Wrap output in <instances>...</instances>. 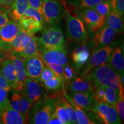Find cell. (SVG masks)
I'll list each match as a JSON object with an SVG mask.
<instances>
[{
    "mask_svg": "<svg viewBox=\"0 0 124 124\" xmlns=\"http://www.w3.org/2000/svg\"><path fill=\"white\" fill-rule=\"evenodd\" d=\"M94 69L90 73L91 81L94 84L93 88L102 85L112 87L118 93L121 89H124L121 83L118 74L108 63Z\"/></svg>",
    "mask_w": 124,
    "mask_h": 124,
    "instance_id": "6da1fadb",
    "label": "cell"
},
{
    "mask_svg": "<svg viewBox=\"0 0 124 124\" xmlns=\"http://www.w3.org/2000/svg\"><path fill=\"white\" fill-rule=\"evenodd\" d=\"M42 30L40 37L35 36L39 51L65 49L64 36L59 25H51Z\"/></svg>",
    "mask_w": 124,
    "mask_h": 124,
    "instance_id": "7a4b0ae2",
    "label": "cell"
},
{
    "mask_svg": "<svg viewBox=\"0 0 124 124\" xmlns=\"http://www.w3.org/2000/svg\"><path fill=\"white\" fill-rule=\"evenodd\" d=\"M55 106L56 100L52 97H48L41 103L31 106L28 114V124H47Z\"/></svg>",
    "mask_w": 124,
    "mask_h": 124,
    "instance_id": "3957f363",
    "label": "cell"
},
{
    "mask_svg": "<svg viewBox=\"0 0 124 124\" xmlns=\"http://www.w3.org/2000/svg\"><path fill=\"white\" fill-rule=\"evenodd\" d=\"M64 16L70 39L77 43L83 42L87 39L89 34L83 21L80 18L72 16L68 11H65Z\"/></svg>",
    "mask_w": 124,
    "mask_h": 124,
    "instance_id": "277c9868",
    "label": "cell"
},
{
    "mask_svg": "<svg viewBox=\"0 0 124 124\" xmlns=\"http://www.w3.org/2000/svg\"><path fill=\"white\" fill-rule=\"evenodd\" d=\"M44 22L43 16L29 5L19 21L21 29L31 35L42 30Z\"/></svg>",
    "mask_w": 124,
    "mask_h": 124,
    "instance_id": "5b68a950",
    "label": "cell"
},
{
    "mask_svg": "<svg viewBox=\"0 0 124 124\" xmlns=\"http://www.w3.org/2000/svg\"><path fill=\"white\" fill-rule=\"evenodd\" d=\"M90 111L95 114L101 124H120L121 123L116 107L111 106L105 102H94Z\"/></svg>",
    "mask_w": 124,
    "mask_h": 124,
    "instance_id": "8992f818",
    "label": "cell"
},
{
    "mask_svg": "<svg viewBox=\"0 0 124 124\" xmlns=\"http://www.w3.org/2000/svg\"><path fill=\"white\" fill-rule=\"evenodd\" d=\"M64 13V7L59 0H43V17L45 22L50 25L58 24Z\"/></svg>",
    "mask_w": 124,
    "mask_h": 124,
    "instance_id": "52a82bcc",
    "label": "cell"
},
{
    "mask_svg": "<svg viewBox=\"0 0 124 124\" xmlns=\"http://www.w3.org/2000/svg\"><path fill=\"white\" fill-rule=\"evenodd\" d=\"M81 44L77 48L72 51L71 55V65L75 73H78L81 68L87 63L90 58V50L93 46L90 40L88 39Z\"/></svg>",
    "mask_w": 124,
    "mask_h": 124,
    "instance_id": "ba28073f",
    "label": "cell"
},
{
    "mask_svg": "<svg viewBox=\"0 0 124 124\" xmlns=\"http://www.w3.org/2000/svg\"><path fill=\"white\" fill-rule=\"evenodd\" d=\"M22 91L30 102L31 106L41 103L45 99L49 97L46 94L38 81L28 78L26 79Z\"/></svg>",
    "mask_w": 124,
    "mask_h": 124,
    "instance_id": "9c48e42d",
    "label": "cell"
},
{
    "mask_svg": "<svg viewBox=\"0 0 124 124\" xmlns=\"http://www.w3.org/2000/svg\"><path fill=\"white\" fill-rule=\"evenodd\" d=\"M114 46V44H111L98 50L92 52L90 58H89L86 63V68L82 72L81 75H89L93 69L101 65L108 63V58Z\"/></svg>",
    "mask_w": 124,
    "mask_h": 124,
    "instance_id": "30bf717a",
    "label": "cell"
},
{
    "mask_svg": "<svg viewBox=\"0 0 124 124\" xmlns=\"http://www.w3.org/2000/svg\"><path fill=\"white\" fill-rule=\"evenodd\" d=\"M95 32L90 40L93 46L92 52L113 44L117 34L112 28L105 25Z\"/></svg>",
    "mask_w": 124,
    "mask_h": 124,
    "instance_id": "8fae6325",
    "label": "cell"
},
{
    "mask_svg": "<svg viewBox=\"0 0 124 124\" xmlns=\"http://www.w3.org/2000/svg\"><path fill=\"white\" fill-rule=\"evenodd\" d=\"M79 9L82 21L85 23L91 32H95L105 25V17L98 14L90 8Z\"/></svg>",
    "mask_w": 124,
    "mask_h": 124,
    "instance_id": "7c38bea8",
    "label": "cell"
},
{
    "mask_svg": "<svg viewBox=\"0 0 124 124\" xmlns=\"http://www.w3.org/2000/svg\"><path fill=\"white\" fill-rule=\"evenodd\" d=\"M64 86L67 91L81 92L94 90L90 75L87 76L75 75L70 81L64 85Z\"/></svg>",
    "mask_w": 124,
    "mask_h": 124,
    "instance_id": "4fadbf2b",
    "label": "cell"
},
{
    "mask_svg": "<svg viewBox=\"0 0 124 124\" xmlns=\"http://www.w3.org/2000/svg\"><path fill=\"white\" fill-rule=\"evenodd\" d=\"M10 90L12 91V96L10 101H9L10 106L13 109L22 113L28 119V114L31 106L30 102L23 94V91H18L13 89Z\"/></svg>",
    "mask_w": 124,
    "mask_h": 124,
    "instance_id": "5bb4252c",
    "label": "cell"
},
{
    "mask_svg": "<svg viewBox=\"0 0 124 124\" xmlns=\"http://www.w3.org/2000/svg\"><path fill=\"white\" fill-rule=\"evenodd\" d=\"M23 59L27 78L36 80L44 67L42 59L40 56H32Z\"/></svg>",
    "mask_w": 124,
    "mask_h": 124,
    "instance_id": "9a60e30c",
    "label": "cell"
},
{
    "mask_svg": "<svg viewBox=\"0 0 124 124\" xmlns=\"http://www.w3.org/2000/svg\"><path fill=\"white\" fill-rule=\"evenodd\" d=\"M18 56L26 58L32 56H40L35 36L27 33L23 38L22 48Z\"/></svg>",
    "mask_w": 124,
    "mask_h": 124,
    "instance_id": "2e32d148",
    "label": "cell"
},
{
    "mask_svg": "<svg viewBox=\"0 0 124 124\" xmlns=\"http://www.w3.org/2000/svg\"><path fill=\"white\" fill-rule=\"evenodd\" d=\"M73 101L80 108L86 111H90L94 102V90L74 92L68 91Z\"/></svg>",
    "mask_w": 124,
    "mask_h": 124,
    "instance_id": "e0dca14e",
    "label": "cell"
},
{
    "mask_svg": "<svg viewBox=\"0 0 124 124\" xmlns=\"http://www.w3.org/2000/svg\"><path fill=\"white\" fill-rule=\"evenodd\" d=\"M43 62L55 63L64 66L68 63V57L66 49H51L40 52Z\"/></svg>",
    "mask_w": 124,
    "mask_h": 124,
    "instance_id": "ac0fdd59",
    "label": "cell"
},
{
    "mask_svg": "<svg viewBox=\"0 0 124 124\" xmlns=\"http://www.w3.org/2000/svg\"><path fill=\"white\" fill-rule=\"evenodd\" d=\"M28 119L24 114L15 110L9 106L1 113L0 124H28Z\"/></svg>",
    "mask_w": 124,
    "mask_h": 124,
    "instance_id": "d6986e66",
    "label": "cell"
},
{
    "mask_svg": "<svg viewBox=\"0 0 124 124\" xmlns=\"http://www.w3.org/2000/svg\"><path fill=\"white\" fill-rule=\"evenodd\" d=\"M21 29L20 23L16 20H9L0 28V40L10 43Z\"/></svg>",
    "mask_w": 124,
    "mask_h": 124,
    "instance_id": "ffe728a7",
    "label": "cell"
},
{
    "mask_svg": "<svg viewBox=\"0 0 124 124\" xmlns=\"http://www.w3.org/2000/svg\"><path fill=\"white\" fill-rule=\"evenodd\" d=\"M0 72L8 80L12 89L16 90L17 87L16 72L11 59L7 58L1 62Z\"/></svg>",
    "mask_w": 124,
    "mask_h": 124,
    "instance_id": "44dd1931",
    "label": "cell"
},
{
    "mask_svg": "<svg viewBox=\"0 0 124 124\" xmlns=\"http://www.w3.org/2000/svg\"><path fill=\"white\" fill-rule=\"evenodd\" d=\"M108 63L112 66L118 75L124 72V54L120 45H116L113 46Z\"/></svg>",
    "mask_w": 124,
    "mask_h": 124,
    "instance_id": "7402d4cb",
    "label": "cell"
},
{
    "mask_svg": "<svg viewBox=\"0 0 124 124\" xmlns=\"http://www.w3.org/2000/svg\"><path fill=\"white\" fill-rule=\"evenodd\" d=\"M10 58L15 66L16 72L17 80V87L16 90L21 91L23 89V86L27 78L25 69L24 59L21 57L17 56H11Z\"/></svg>",
    "mask_w": 124,
    "mask_h": 124,
    "instance_id": "603a6c76",
    "label": "cell"
},
{
    "mask_svg": "<svg viewBox=\"0 0 124 124\" xmlns=\"http://www.w3.org/2000/svg\"><path fill=\"white\" fill-rule=\"evenodd\" d=\"M123 17L116 10L111 9L105 17V25L112 28L117 33H121L124 31Z\"/></svg>",
    "mask_w": 124,
    "mask_h": 124,
    "instance_id": "cb8c5ba5",
    "label": "cell"
},
{
    "mask_svg": "<svg viewBox=\"0 0 124 124\" xmlns=\"http://www.w3.org/2000/svg\"><path fill=\"white\" fill-rule=\"evenodd\" d=\"M62 91H63V93L67 100L69 103L71 105V106L73 108L74 111H75V114L76 118H77V124H94V123L90 120L89 117L87 116V114L85 113L83 109L78 106L73 101V100L71 99L70 96L68 94L65 89V86H63V88H62Z\"/></svg>",
    "mask_w": 124,
    "mask_h": 124,
    "instance_id": "d4e9b609",
    "label": "cell"
},
{
    "mask_svg": "<svg viewBox=\"0 0 124 124\" xmlns=\"http://www.w3.org/2000/svg\"><path fill=\"white\" fill-rule=\"evenodd\" d=\"M28 6V0H13L9 14L13 20L19 21L23 17L25 10Z\"/></svg>",
    "mask_w": 124,
    "mask_h": 124,
    "instance_id": "484cf974",
    "label": "cell"
},
{
    "mask_svg": "<svg viewBox=\"0 0 124 124\" xmlns=\"http://www.w3.org/2000/svg\"><path fill=\"white\" fill-rule=\"evenodd\" d=\"M41 83H43V86L45 89L52 93V96L61 92L63 86H64V82L63 79L58 76H55Z\"/></svg>",
    "mask_w": 124,
    "mask_h": 124,
    "instance_id": "4316f807",
    "label": "cell"
},
{
    "mask_svg": "<svg viewBox=\"0 0 124 124\" xmlns=\"http://www.w3.org/2000/svg\"><path fill=\"white\" fill-rule=\"evenodd\" d=\"M62 93H63V91H62ZM60 94L55 96V97H54L56 100V106L55 110H54V113L63 122V124H71L66 107H65L59 97Z\"/></svg>",
    "mask_w": 124,
    "mask_h": 124,
    "instance_id": "83f0119b",
    "label": "cell"
},
{
    "mask_svg": "<svg viewBox=\"0 0 124 124\" xmlns=\"http://www.w3.org/2000/svg\"><path fill=\"white\" fill-rule=\"evenodd\" d=\"M27 32L22 29L19 31L16 36L14 38L10 43L11 45V55L12 56H18L20 52H21V48H22V42L23 38Z\"/></svg>",
    "mask_w": 124,
    "mask_h": 124,
    "instance_id": "f1b7e54d",
    "label": "cell"
},
{
    "mask_svg": "<svg viewBox=\"0 0 124 124\" xmlns=\"http://www.w3.org/2000/svg\"><path fill=\"white\" fill-rule=\"evenodd\" d=\"M118 99V91L110 87L105 86L103 102H106L111 106L116 107Z\"/></svg>",
    "mask_w": 124,
    "mask_h": 124,
    "instance_id": "f546056e",
    "label": "cell"
},
{
    "mask_svg": "<svg viewBox=\"0 0 124 124\" xmlns=\"http://www.w3.org/2000/svg\"><path fill=\"white\" fill-rule=\"evenodd\" d=\"M106 0H69V3L76 8H91Z\"/></svg>",
    "mask_w": 124,
    "mask_h": 124,
    "instance_id": "4dcf8cb0",
    "label": "cell"
},
{
    "mask_svg": "<svg viewBox=\"0 0 124 124\" xmlns=\"http://www.w3.org/2000/svg\"><path fill=\"white\" fill-rule=\"evenodd\" d=\"M102 16L106 17L112 9L111 0H106L90 8Z\"/></svg>",
    "mask_w": 124,
    "mask_h": 124,
    "instance_id": "1f68e13d",
    "label": "cell"
},
{
    "mask_svg": "<svg viewBox=\"0 0 124 124\" xmlns=\"http://www.w3.org/2000/svg\"><path fill=\"white\" fill-rule=\"evenodd\" d=\"M59 97L65 107H66L68 115H69L70 121V123L72 124H77V118H76L75 111H74V110L73 108H72V106H71V105L69 103V102L67 100L63 93L60 94Z\"/></svg>",
    "mask_w": 124,
    "mask_h": 124,
    "instance_id": "d6a6232c",
    "label": "cell"
},
{
    "mask_svg": "<svg viewBox=\"0 0 124 124\" xmlns=\"http://www.w3.org/2000/svg\"><path fill=\"white\" fill-rule=\"evenodd\" d=\"M117 110L121 122H123L124 120V89H121L118 93V99L116 105Z\"/></svg>",
    "mask_w": 124,
    "mask_h": 124,
    "instance_id": "836d02e7",
    "label": "cell"
},
{
    "mask_svg": "<svg viewBox=\"0 0 124 124\" xmlns=\"http://www.w3.org/2000/svg\"><path fill=\"white\" fill-rule=\"evenodd\" d=\"M75 75H76V73L73 67L69 63L65 64L63 74V80L64 82V85L70 81Z\"/></svg>",
    "mask_w": 124,
    "mask_h": 124,
    "instance_id": "e575fe53",
    "label": "cell"
},
{
    "mask_svg": "<svg viewBox=\"0 0 124 124\" xmlns=\"http://www.w3.org/2000/svg\"><path fill=\"white\" fill-rule=\"evenodd\" d=\"M8 92L5 89L0 88V111L1 113L5 110L10 105Z\"/></svg>",
    "mask_w": 124,
    "mask_h": 124,
    "instance_id": "d590c367",
    "label": "cell"
},
{
    "mask_svg": "<svg viewBox=\"0 0 124 124\" xmlns=\"http://www.w3.org/2000/svg\"><path fill=\"white\" fill-rule=\"evenodd\" d=\"M55 76H56V75L53 71L44 65L42 72H41L39 78L36 80V81H38V82H40V83H43V82L54 77Z\"/></svg>",
    "mask_w": 124,
    "mask_h": 124,
    "instance_id": "8d00e7d4",
    "label": "cell"
},
{
    "mask_svg": "<svg viewBox=\"0 0 124 124\" xmlns=\"http://www.w3.org/2000/svg\"><path fill=\"white\" fill-rule=\"evenodd\" d=\"M45 66H46L49 69H50L53 72L55 73L56 76H58L62 78L63 79V69H64V66L58 64H55V63H46L44 62Z\"/></svg>",
    "mask_w": 124,
    "mask_h": 124,
    "instance_id": "74e56055",
    "label": "cell"
},
{
    "mask_svg": "<svg viewBox=\"0 0 124 124\" xmlns=\"http://www.w3.org/2000/svg\"><path fill=\"white\" fill-rule=\"evenodd\" d=\"M112 9L117 11L121 16L124 14V0H111Z\"/></svg>",
    "mask_w": 124,
    "mask_h": 124,
    "instance_id": "f35d334b",
    "label": "cell"
},
{
    "mask_svg": "<svg viewBox=\"0 0 124 124\" xmlns=\"http://www.w3.org/2000/svg\"><path fill=\"white\" fill-rule=\"evenodd\" d=\"M9 19V10L5 6L0 7V28L8 22Z\"/></svg>",
    "mask_w": 124,
    "mask_h": 124,
    "instance_id": "ab89813d",
    "label": "cell"
},
{
    "mask_svg": "<svg viewBox=\"0 0 124 124\" xmlns=\"http://www.w3.org/2000/svg\"><path fill=\"white\" fill-rule=\"evenodd\" d=\"M94 89V101L97 102H103V97L105 94V86H98Z\"/></svg>",
    "mask_w": 124,
    "mask_h": 124,
    "instance_id": "60d3db41",
    "label": "cell"
},
{
    "mask_svg": "<svg viewBox=\"0 0 124 124\" xmlns=\"http://www.w3.org/2000/svg\"><path fill=\"white\" fill-rule=\"evenodd\" d=\"M28 5L35 9L43 16V0H28Z\"/></svg>",
    "mask_w": 124,
    "mask_h": 124,
    "instance_id": "b9f144b4",
    "label": "cell"
},
{
    "mask_svg": "<svg viewBox=\"0 0 124 124\" xmlns=\"http://www.w3.org/2000/svg\"><path fill=\"white\" fill-rule=\"evenodd\" d=\"M0 88L5 89L8 91H10V90L12 89L10 83L1 72H0Z\"/></svg>",
    "mask_w": 124,
    "mask_h": 124,
    "instance_id": "7bdbcfd3",
    "label": "cell"
},
{
    "mask_svg": "<svg viewBox=\"0 0 124 124\" xmlns=\"http://www.w3.org/2000/svg\"><path fill=\"white\" fill-rule=\"evenodd\" d=\"M48 124H63V122L60 120L59 118L57 117L56 115L54 113H52L51 117L49 118V120L48 122Z\"/></svg>",
    "mask_w": 124,
    "mask_h": 124,
    "instance_id": "ee69618b",
    "label": "cell"
},
{
    "mask_svg": "<svg viewBox=\"0 0 124 124\" xmlns=\"http://www.w3.org/2000/svg\"><path fill=\"white\" fill-rule=\"evenodd\" d=\"M12 55L10 53H8V52H4L0 50V62H2L3 60H5L6 59L9 58Z\"/></svg>",
    "mask_w": 124,
    "mask_h": 124,
    "instance_id": "f6af8a7d",
    "label": "cell"
},
{
    "mask_svg": "<svg viewBox=\"0 0 124 124\" xmlns=\"http://www.w3.org/2000/svg\"><path fill=\"white\" fill-rule=\"evenodd\" d=\"M4 2V5L7 7L10 8L11 7L12 2H13V0H2Z\"/></svg>",
    "mask_w": 124,
    "mask_h": 124,
    "instance_id": "bcb514c9",
    "label": "cell"
},
{
    "mask_svg": "<svg viewBox=\"0 0 124 124\" xmlns=\"http://www.w3.org/2000/svg\"><path fill=\"white\" fill-rule=\"evenodd\" d=\"M1 6H5L4 2H3V1H2V0H0V7H1Z\"/></svg>",
    "mask_w": 124,
    "mask_h": 124,
    "instance_id": "7dc6e473",
    "label": "cell"
},
{
    "mask_svg": "<svg viewBox=\"0 0 124 124\" xmlns=\"http://www.w3.org/2000/svg\"><path fill=\"white\" fill-rule=\"evenodd\" d=\"M1 111H0V117H1Z\"/></svg>",
    "mask_w": 124,
    "mask_h": 124,
    "instance_id": "c3c4849f",
    "label": "cell"
},
{
    "mask_svg": "<svg viewBox=\"0 0 124 124\" xmlns=\"http://www.w3.org/2000/svg\"><path fill=\"white\" fill-rule=\"evenodd\" d=\"M0 66H1V62H0Z\"/></svg>",
    "mask_w": 124,
    "mask_h": 124,
    "instance_id": "681fc988",
    "label": "cell"
}]
</instances>
